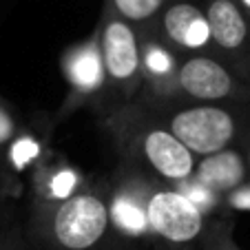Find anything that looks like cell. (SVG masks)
<instances>
[{
    "label": "cell",
    "mask_w": 250,
    "mask_h": 250,
    "mask_svg": "<svg viewBox=\"0 0 250 250\" xmlns=\"http://www.w3.org/2000/svg\"><path fill=\"white\" fill-rule=\"evenodd\" d=\"M168 131L197 155L219 153L235 140L237 120L219 106H193L175 113L168 122Z\"/></svg>",
    "instance_id": "6da1fadb"
},
{
    "label": "cell",
    "mask_w": 250,
    "mask_h": 250,
    "mask_svg": "<svg viewBox=\"0 0 250 250\" xmlns=\"http://www.w3.org/2000/svg\"><path fill=\"white\" fill-rule=\"evenodd\" d=\"M162 27L168 40L186 49H197L210 40L206 14L193 2H173L164 9Z\"/></svg>",
    "instance_id": "ba28073f"
},
{
    "label": "cell",
    "mask_w": 250,
    "mask_h": 250,
    "mask_svg": "<svg viewBox=\"0 0 250 250\" xmlns=\"http://www.w3.org/2000/svg\"><path fill=\"white\" fill-rule=\"evenodd\" d=\"M237 5H239L241 11H244V14L250 18V0H237Z\"/></svg>",
    "instance_id": "d6986e66"
},
{
    "label": "cell",
    "mask_w": 250,
    "mask_h": 250,
    "mask_svg": "<svg viewBox=\"0 0 250 250\" xmlns=\"http://www.w3.org/2000/svg\"><path fill=\"white\" fill-rule=\"evenodd\" d=\"M232 204H235L237 208H246V210H250V186H244V188L239 186V190L232 195Z\"/></svg>",
    "instance_id": "e0dca14e"
},
{
    "label": "cell",
    "mask_w": 250,
    "mask_h": 250,
    "mask_svg": "<svg viewBox=\"0 0 250 250\" xmlns=\"http://www.w3.org/2000/svg\"><path fill=\"white\" fill-rule=\"evenodd\" d=\"M204 14L210 40L222 51L248 56L246 51L250 44V22L237 0H208Z\"/></svg>",
    "instance_id": "52a82bcc"
},
{
    "label": "cell",
    "mask_w": 250,
    "mask_h": 250,
    "mask_svg": "<svg viewBox=\"0 0 250 250\" xmlns=\"http://www.w3.org/2000/svg\"><path fill=\"white\" fill-rule=\"evenodd\" d=\"M109 215L113 217V222L122 230L131 232V235H140V232H144L148 228L144 208L133 202L131 197H115L113 208H111Z\"/></svg>",
    "instance_id": "8fae6325"
},
{
    "label": "cell",
    "mask_w": 250,
    "mask_h": 250,
    "mask_svg": "<svg viewBox=\"0 0 250 250\" xmlns=\"http://www.w3.org/2000/svg\"><path fill=\"white\" fill-rule=\"evenodd\" d=\"M182 195H184V197H188L190 202L199 208V212H202V215L208 210V208L215 206V193H212V190H208L202 182H197L195 186H190V190H186V193H182Z\"/></svg>",
    "instance_id": "4fadbf2b"
},
{
    "label": "cell",
    "mask_w": 250,
    "mask_h": 250,
    "mask_svg": "<svg viewBox=\"0 0 250 250\" xmlns=\"http://www.w3.org/2000/svg\"><path fill=\"white\" fill-rule=\"evenodd\" d=\"M246 166L250 168V146H248V155H246Z\"/></svg>",
    "instance_id": "ffe728a7"
},
{
    "label": "cell",
    "mask_w": 250,
    "mask_h": 250,
    "mask_svg": "<svg viewBox=\"0 0 250 250\" xmlns=\"http://www.w3.org/2000/svg\"><path fill=\"white\" fill-rule=\"evenodd\" d=\"M109 226V208L95 195H73L60 204L53 217V235L64 248L86 250Z\"/></svg>",
    "instance_id": "7a4b0ae2"
},
{
    "label": "cell",
    "mask_w": 250,
    "mask_h": 250,
    "mask_svg": "<svg viewBox=\"0 0 250 250\" xmlns=\"http://www.w3.org/2000/svg\"><path fill=\"white\" fill-rule=\"evenodd\" d=\"M36 155H38V144L31 140H20V142H16L14 148H11V160H14V164L18 166V168L29 164Z\"/></svg>",
    "instance_id": "5bb4252c"
},
{
    "label": "cell",
    "mask_w": 250,
    "mask_h": 250,
    "mask_svg": "<svg viewBox=\"0 0 250 250\" xmlns=\"http://www.w3.org/2000/svg\"><path fill=\"white\" fill-rule=\"evenodd\" d=\"M140 146L151 168L164 180L186 182L193 175V153L166 128L146 131V135H142Z\"/></svg>",
    "instance_id": "8992f818"
},
{
    "label": "cell",
    "mask_w": 250,
    "mask_h": 250,
    "mask_svg": "<svg viewBox=\"0 0 250 250\" xmlns=\"http://www.w3.org/2000/svg\"><path fill=\"white\" fill-rule=\"evenodd\" d=\"M11 131H14V124H11L9 115L0 109V142H5L11 135Z\"/></svg>",
    "instance_id": "ac0fdd59"
},
{
    "label": "cell",
    "mask_w": 250,
    "mask_h": 250,
    "mask_svg": "<svg viewBox=\"0 0 250 250\" xmlns=\"http://www.w3.org/2000/svg\"><path fill=\"white\" fill-rule=\"evenodd\" d=\"M146 64H148V69H151L153 73H166V71H168V66H170V60H168V56H166V53L151 51L146 56Z\"/></svg>",
    "instance_id": "2e32d148"
},
{
    "label": "cell",
    "mask_w": 250,
    "mask_h": 250,
    "mask_svg": "<svg viewBox=\"0 0 250 250\" xmlns=\"http://www.w3.org/2000/svg\"><path fill=\"white\" fill-rule=\"evenodd\" d=\"M197 182H202L212 193H230L244 186L246 182V160L237 151H224L206 155L197 166Z\"/></svg>",
    "instance_id": "9c48e42d"
},
{
    "label": "cell",
    "mask_w": 250,
    "mask_h": 250,
    "mask_svg": "<svg viewBox=\"0 0 250 250\" xmlns=\"http://www.w3.org/2000/svg\"><path fill=\"white\" fill-rule=\"evenodd\" d=\"M146 224L153 232L175 244L195 239L204 228L199 208L177 190H160L146 204Z\"/></svg>",
    "instance_id": "3957f363"
},
{
    "label": "cell",
    "mask_w": 250,
    "mask_h": 250,
    "mask_svg": "<svg viewBox=\"0 0 250 250\" xmlns=\"http://www.w3.org/2000/svg\"><path fill=\"white\" fill-rule=\"evenodd\" d=\"M73 186H76V175L71 173V170H62L56 180H53V195L56 197H66L73 190Z\"/></svg>",
    "instance_id": "9a60e30c"
},
{
    "label": "cell",
    "mask_w": 250,
    "mask_h": 250,
    "mask_svg": "<svg viewBox=\"0 0 250 250\" xmlns=\"http://www.w3.org/2000/svg\"><path fill=\"white\" fill-rule=\"evenodd\" d=\"M177 82L186 95L202 102H217L239 93L237 80L230 76V71L217 60L204 56L186 60L180 66Z\"/></svg>",
    "instance_id": "5b68a950"
},
{
    "label": "cell",
    "mask_w": 250,
    "mask_h": 250,
    "mask_svg": "<svg viewBox=\"0 0 250 250\" xmlns=\"http://www.w3.org/2000/svg\"><path fill=\"white\" fill-rule=\"evenodd\" d=\"M69 76L71 82L82 91H91L100 84V80H102V58H100L98 49L93 44L80 49L71 58Z\"/></svg>",
    "instance_id": "30bf717a"
},
{
    "label": "cell",
    "mask_w": 250,
    "mask_h": 250,
    "mask_svg": "<svg viewBox=\"0 0 250 250\" xmlns=\"http://www.w3.org/2000/svg\"><path fill=\"white\" fill-rule=\"evenodd\" d=\"M168 0H111V9L126 22H146Z\"/></svg>",
    "instance_id": "7c38bea8"
},
{
    "label": "cell",
    "mask_w": 250,
    "mask_h": 250,
    "mask_svg": "<svg viewBox=\"0 0 250 250\" xmlns=\"http://www.w3.org/2000/svg\"><path fill=\"white\" fill-rule=\"evenodd\" d=\"M100 58L106 76L118 84H131L140 73L142 58L135 31L113 9L106 14L100 31Z\"/></svg>",
    "instance_id": "277c9868"
}]
</instances>
